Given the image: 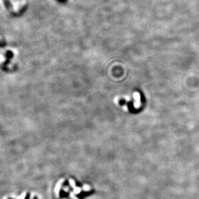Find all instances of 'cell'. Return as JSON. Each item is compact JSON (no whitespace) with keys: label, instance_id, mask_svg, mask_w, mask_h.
<instances>
[{"label":"cell","instance_id":"1","mask_svg":"<svg viewBox=\"0 0 199 199\" xmlns=\"http://www.w3.org/2000/svg\"><path fill=\"white\" fill-rule=\"evenodd\" d=\"M94 190H91V191H82V192L77 195V197H78L79 199H83L86 197H88V196H90L93 193H94Z\"/></svg>","mask_w":199,"mask_h":199},{"label":"cell","instance_id":"2","mask_svg":"<svg viewBox=\"0 0 199 199\" xmlns=\"http://www.w3.org/2000/svg\"><path fill=\"white\" fill-rule=\"evenodd\" d=\"M69 192H66V191H64L63 190L61 189L60 191H59V196H60L61 198H66V197H69Z\"/></svg>","mask_w":199,"mask_h":199},{"label":"cell","instance_id":"3","mask_svg":"<svg viewBox=\"0 0 199 199\" xmlns=\"http://www.w3.org/2000/svg\"><path fill=\"white\" fill-rule=\"evenodd\" d=\"M30 193H27L26 195H25V197L24 199H30Z\"/></svg>","mask_w":199,"mask_h":199},{"label":"cell","instance_id":"4","mask_svg":"<svg viewBox=\"0 0 199 199\" xmlns=\"http://www.w3.org/2000/svg\"><path fill=\"white\" fill-rule=\"evenodd\" d=\"M76 186H77V187H82V185L80 184L79 182H78L76 181Z\"/></svg>","mask_w":199,"mask_h":199},{"label":"cell","instance_id":"5","mask_svg":"<svg viewBox=\"0 0 199 199\" xmlns=\"http://www.w3.org/2000/svg\"><path fill=\"white\" fill-rule=\"evenodd\" d=\"M59 1H62V2H63V1H66V0H59Z\"/></svg>","mask_w":199,"mask_h":199},{"label":"cell","instance_id":"6","mask_svg":"<svg viewBox=\"0 0 199 199\" xmlns=\"http://www.w3.org/2000/svg\"><path fill=\"white\" fill-rule=\"evenodd\" d=\"M34 199H38V197H35L34 198Z\"/></svg>","mask_w":199,"mask_h":199},{"label":"cell","instance_id":"7","mask_svg":"<svg viewBox=\"0 0 199 199\" xmlns=\"http://www.w3.org/2000/svg\"><path fill=\"white\" fill-rule=\"evenodd\" d=\"M8 199H13V198H8Z\"/></svg>","mask_w":199,"mask_h":199}]
</instances>
